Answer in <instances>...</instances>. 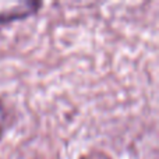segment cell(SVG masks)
<instances>
[{
  "mask_svg": "<svg viewBox=\"0 0 159 159\" xmlns=\"http://www.w3.org/2000/svg\"><path fill=\"white\" fill-rule=\"evenodd\" d=\"M3 117H4V109H3V105L0 103V126L3 123Z\"/></svg>",
  "mask_w": 159,
  "mask_h": 159,
  "instance_id": "6da1fadb",
  "label": "cell"
}]
</instances>
